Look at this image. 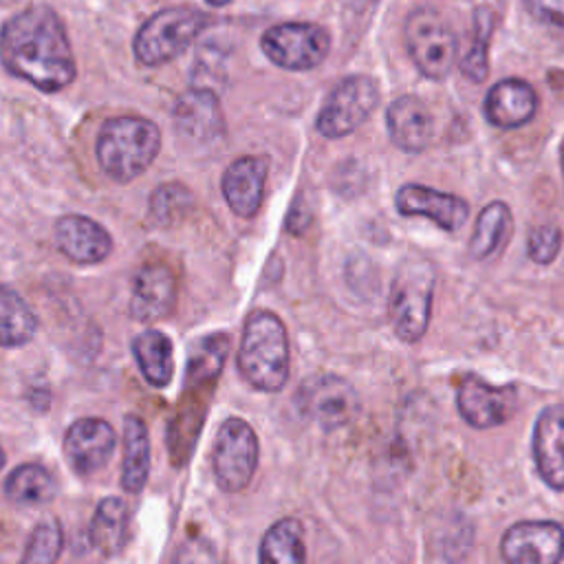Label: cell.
Returning a JSON list of instances; mask_svg holds the SVG:
<instances>
[{
    "label": "cell",
    "mask_w": 564,
    "mask_h": 564,
    "mask_svg": "<svg viewBox=\"0 0 564 564\" xmlns=\"http://www.w3.org/2000/svg\"><path fill=\"white\" fill-rule=\"evenodd\" d=\"M4 68L44 93H57L75 79V57L59 15L31 7L2 26Z\"/></svg>",
    "instance_id": "cell-1"
},
{
    "label": "cell",
    "mask_w": 564,
    "mask_h": 564,
    "mask_svg": "<svg viewBox=\"0 0 564 564\" xmlns=\"http://www.w3.org/2000/svg\"><path fill=\"white\" fill-rule=\"evenodd\" d=\"M289 337L271 311H253L242 328L236 366L242 379L262 392H278L289 381Z\"/></svg>",
    "instance_id": "cell-2"
},
{
    "label": "cell",
    "mask_w": 564,
    "mask_h": 564,
    "mask_svg": "<svg viewBox=\"0 0 564 564\" xmlns=\"http://www.w3.org/2000/svg\"><path fill=\"white\" fill-rule=\"evenodd\" d=\"M161 150V132L156 123L145 117H112L108 119L99 134L95 154L115 183H130L141 176Z\"/></svg>",
    "instance_id": "cell-3"
},
{
    "label": "cell",
    "mask_w": 564,
    "mask_h": 564,
    "mask_svg": "<svg viewBox=\"0 0 564 564\" xmlns=\"http://www.w3.org/2000/svg\"><path fill=\"white\" fill-rule=\"evenodd\" d=\"M436 286L434 264L425 258H405L390 282L388 315L399 339L419 341L430 324Z\"/></svg>",
    "instance_id": "cell-4"
},
{
    "label": "cell",
    "mask_w": 564,
    "mask_h": 564,
    "mask_svg": "<svg viewBox=\"0 0 564 564\" xmlns=\"http://www.w3.org/2000/svg\"><path fill=\"white\" fill-rule=\"evenodd\" d=\"M209 24V15L189 9L172 7L150 15L134 35V57L143 66H161L181 55Z\"/></svg>",
    "instance_id": "cell-5"
},
{
    "label": "cell",
    "mask_w": 564,
    "mask_h": 564,
    "mask_svg": "<svg viewBox=\"0 0 564 564\" xmlns=\"http://www.w3.org/2000/svg\"><path fill=\"white\" fill-rule=\"evenodd\" d=\"M405 46L414 66L427 79L447 77L458 51L452 26L430 7H419L405 18Z\"/></svg>",
    "instance_id": "cell-6"
},
{
    "label": "cell",
    "mask_w": 564,
    "mask_h": 564,
    "mask_svg": "<svg viewBox=\"0 0 564 564\" xmlns=\"http://www.w3.org/2000/svg\"><path fill=\"white\" fill-rule=\"evenodd\" d=\"M260 445L253 427L238 416H229L220 423L212 449V471L216 485L225 494H238L247 489L258 467Z\"/></svg>",
    "instance_id": "cell-7"
},
{
    "label": "cell",
    "mask_w": 564,
    "mask_h": 564,
    "mask_svg": "<svg viewBox=\"0 0 564 564\" xmlns=\"http://www.w3.org/2000/svg\"><path fill=\"white\" fill-rule=\"evenodd\" d=\"M379 86L368 75L339 79L315 117V130L326 139H339L357 130L377 108Z\"/></svg>",
    "instance_id": "cell-8"
},
{
    "label": "cell",
    "mask_w": 564,
    "mask_h": 564,
    "mask_svg": "<svg viewBox=\"0 0 564 564\" xmlns=\"http://www.w3.org/2000/svg\"><path fill=\"white\" fill-rule=\"evenodd\" d=\"M297 412L317 423L324 432H335L348 425L359 412L357 390L339 375H313L295 390Z\"/></svg>",
    "instance_id": "cell-9"
},
{
    "label": "cell",
    "mask_w": 564,
    "mask_h": 564,
    "mask_svg": "<svg viewBox=\"0 0 564 564\" xmlns=\"http://www.w3.org/2000/svg\"><path fill=\"white\" fill-rule=\"evenodd\" d=\"M260 46L275 66L286 70H311L328 55L330 35L326 29L311 22H284L267 29Z\"/></svg>",
    "instance_id": "cell-10"
},
{
    "label": "cell",
    "mask_w": 564,
    "mask_h": 564,
    "mask_svg": "<svg viewBox=\"0 0 564 564\" xmlns=\"http://www.w3.org/2000/svg\"><path fill=\"white\" fill-rule=\"evenodd\" d=\"M458 414L478 430L509 421L518 408L513 386H491L476 375H465L456 390Z\"/></svg>",
    "instance_id": "cell-11"
},
{
    "label": "cell",
    "mask_w": 564,
    "mask_h": 564,
    "mask_svg": "<svg viewBox=\"0 0 564 564\" xmlns=\"http://www.w3.org/2000/svg\"><path fill=\"white\" fill-rule=\"evenodd\" d=\"M500 553L511 564H555L564 555V529L551 520H524L507 529Z\"/></svg>",
    "instance_id": "cell-12"
},
{
    "label": "cell",
    "mask_w": 564,
    "mask_h": 564,
    "mask_svg": "<svg viewBox=\"0 0 564 564\" xmlns=\"http://www.w3.org/2000/svg\"><path fill=\"white\" fill-rule=\"evenodd\" d=\"M115 445V427L97 416L77 419L64 436V454L77 476H90L99 471L110 460Z\"/></svg>",
    "instance_id": "cell-13"
},
{
    "label": "cell",
    "mask_w": 564,
    "mask_h": 564,
    "mask_svg": "<svg viewBox=\"0 0 564 564\" xmlns=\"http://www.w3.org/2000/svg\"><path fill=\"white\" fill-rule=\"evenodd\" d=\"M394 207L401 216H423L445 231L460 229L469 216V205L460 196L419 183L401 185L394 194Z\"/></svg>",
    "instance_id": "cell-14"
},
{
    "label": "cell",
    "mask_w": 564,
    "mask_h": 564,
    "mask_svg": "<svg viewBox=\"0 0 564 564\" xmlns=\"http://www.w3.org/2000/svg\"><path fill=\"white\" fill-rule=\"evenodd\" d=\"M53 238L57 249L75 264H97L112 251L110 234L97 220L82 214L59 216Z\"/></svg>",
    "instance_id": "cell-15"
},
{
    "label": "cell",
    "mask_w": 564,
    "mask_h": 564,
    "mask_svg": "<svg viewBox=\"0 0 564 564\" xmlns=\"http://www.w3.org/2000/svg\"><path fill=\"white\" fill-rule=\"evenodd\" d=\"M269 161L264 156H238L223 174L220 189L229 209L240 218L258 214L264 198Z\"/></svg>",
    "instance_id": "cell-16"
},
{
    "label": "cell",
    "mask_w": 564,
    "mask_h": 564,
    "mask_svg": "<svg viewBox=\"0 0 564 564\" xmlns=\"http://www.w3.org/2000/svg\"><path fill=\"white\" fill-rule=\"evenodd\" d=\"M176 304V280L165 264H145L137 271L130 293V315L137 322H156Z\"/></svg>",
    "instance_id": "cell-17"
},
{
    "label": "cell",
    "mask_w": 564,
    "mask_h": 564,
    "mask_svg": "<svg viewBox=\"0 0 564 564\" xmlns=\"http://www.w3.org/2000/svg\"><path fill=\"white\" fill-rule=\"evenodd\" d=\"M174 128L192 141H214L225 132V117L218 97L207 88L185 90L172 108Z\"/></svg>",
    "instance_id": "cell-18"
},
{
    "label": "cell",
    "mask_w": 564,
    "mask_h": 564,
    "mask_svg": "<svg viewBox=\"0 0 564 564\" xmlns=\"http://www.w3.org/2000/svg\"><path fill=\"white\" fill-rule=\"evenodd\" d=\"M533 458L551 489H564V403L546 405L533 427Z\"/></svg>",
    "instance_id": "cell-19"
},
{
    "label": "cell",
    "mask_w": 564,
    "mask_h": 564,
    "mask_svg": "<svg viewBox=\"0 0 564 564\" xmlns=\"http://www.w3.org/2000/svg\"><path fill=\"white\" fill-rule=\"evenodd\" d=\"M538 110V95L524 79L509 77L494 84L485 97L482 112L496 128L511 130L533 119Z\"/></svg>",
    "instance_id": "cell-20"
},
{
    "label": "cell",
    "mask_w": 564,
    "mask_h": 564,
    "mask_svg": "<svg viewBox=\"0 0 564 564\" xmlns=\"http://www.w3.org/2000/svg\"><path fill=\"white\" fill-rule=\"evenodd\" d=\"M386 128L390 141L410 154L423 152L430 145L434 123L425 104L414 95L397 97L386 110Z\"/></svg>",
    "instance_id": "cell-21"
},
{
    "label": "cell",
    "mask_w": 564,
    "mask_h": 564,
    "mask_svg": "<svg viewBox=\"0 0 564 564\" xmlns=\"http://www.w3.org/2000/svg\"><path fill=\"white\" fill-rule=\"evenodd\" d=\"M123 460H121V487L128 494H139L150 474V434L141 416L128 414L123 419Z\"/></svg>",
    "instance_id": "cell-22"
},
{
    "label": "cell",
    "mask_w": 564,
    "mask_h": 564,
    "mask_svg": "<svg viewBox=\"0 0 564 564\" xmlns=\"http://www.w3.org/2000/svg\"><path fill=\"white\" fill-rule=\"evenodd\" d=\"M132 355L143 379L154 388H165L174 375L172 339L161 330H143L132 339Z\"/></svg>",
    "instance_id": "cell-23"
},
{
    "label": "cell",
    "mask_w": 564,
    "mask_h": 564,
    "mask_svg": "<svg viewBox=\"0 0 564 564\" xmlns=\"http://www.w3.org/2000/svg\"><path fill=\"white\" fill-rule=\"evenodd\" d=\"M128 538V507L121 498H104L90 520L88 540L101 555H115L121 551Z\"/></svg>",
    "instance_id": "cell-24"
},
{
    "label": "cell",
    "mask_w": 564,
    "mask_h": 564,
    "mask_svg": "<svg viewBox=\"0 0 564 564\" xmlns=\"http://www.w3.org/2000/svg\"><path fill=\"white\" fill-rule=\"evenodd\" d=\"M55 480L40 463H22L4 478V496L18 507H35L53 500Z\"/></svg>",
    "instance_id": "cell-25"
},
{
    "label": "cell",
    "mask_w": 564,
    "mask_h": 564,
    "mask_svg": "<svg viewBox=\"0 0 564 564\" xmlns=\"http://www.w3.org/2000/svg\"><path fill=\"white\" fill-rule=\"evenodd\" d=\"M229 346H231V339L227 333H214V335L200 337L189 348L183 383L214 386L225 366Z\"/></svg>",
    "instance_id": "cell-26"
},
{
    "label": "cell",
    "mask_w": 564,
    "mask_h": 564,
    "mask_svg": "<svg viewBox=\"0 0 564 564\" xmlns=\"http://www.w3.org/2000/svg\"><path fill=\"white\" fill-rule=\"evenodd\" d=\"M511 212L502 200H494L478 214L474 234L469 238V253L476 260L494 256L511 234Z\"/></svg>",
    "instance_id": "cell-27"
},
{
    "label": "cell",
    "mask_w": 564,
    "mask_h": 564,
    "mask_svg": "<svg viewBox=\"0 0 564 564\" xmlns=\"http://www.w3.org/2000/svg\"><path fill=\"white\" fill-rule=\"evenodd\" d=\"M37 330V317L24 297L9 284L0 291V339L4 348L24 346Z\"/></svg>",
    "instance_id": "cell-28"
},
{
    "label": "cell",
    "mask_w": 564,
    "mask_h": 564,
    "mask_svg": "<svg viewBox=\"0 0 564 564\" xmlns=\"http://www.w3.org/2000/svg\"><path fill=\"white\" fill-rule=\"evenodd\" d=\"M260 562H278V564H300L306 560L302 524L295 518H282L269 527L262 535Z\"/></svg>",
    "instance_id": "cell-29"
},
{
    "label": "cell",
    "mask_w": 564,
    "mask_h": 564,
    "mask_svg": "<svg viewBox=\"0 0 564 564\" xmlns=\"http://www.w3.org/2000/svg\"><path fill=\"white\" fill-rule=\"evenodd\" d=\"M494 31V18L487 9H478L474 15V37L467 53L460 59V70L471 82H482L489 73L487 48Z\"/></svg>",
    "instance_id": "cell-30"
},
{
    "label": "cell",
    "mask_w": 564,
    "mask_h": 564,
    "mask_svg": "<svg viewBox=\"0 0 564 564\" xmlns=\"http://www.w3.org/2000/svg\"><path fill=\"white\" fill-rule=\"evenodd\" d=\"M64 549V531L55 518H46L35 524L22 553L24 564L55 562Z\"/></svg>",
    "instance_id": "cell-31"
},
{
    "label": "cell",
    "mask_w": 564,
    "mask_h": 564,
    "mask_svg": "<svg viewBox=\"0 0 564 564\" xmlns=\"http://www.w3.org/2000/svg\"><path fill=\"white\" fill-rule=\"evenodd\" d=\"M189 205H192V196H189V189L185 185H181V183H165V185H159L152 192L150 214H152V218L156 223L170 225L178 216H183Z\"/></svg>",
    "instance_id": "cell-32"
},
{
    "label": "cell",
    "mask_w": 564,
    "mask_h": 564,
    "mask_svg": "<svg viewBox=\"0 0 564 564\" xmlns=\"http://www.w3.org/2000/svg\"><path fill=\"white\" fill-rule=\"evenodd\" d=\"M562 247V231L553 225L535 227L527 240V256L535 264H551Z\"/></svg>",
    "instance_id": "cell-33"
},
{
    "label": "cell",
    "mask_w": 564,
    "mask_h": 564,
    "mask_svg": "<svg viewBox=\"0 0 564 564\" xmlns=\"http://www.w3.org/2000/svg\"><path fill=\"white\" fill-rule=\"evenodd\" d=\"M524 11L564 44V0H522Z\"/></svg>",
    "instance_id": "cell-34"
},
{
    "label": "cell",
    "mask_w": 564,
    "mask_h": 564,
    "mask_svg": "<svg viewBox=\"0 0 564 564\" xmlns=\"http://www.w3.org/2000/svg\"><path fill=\"white\" fill-rule=\"evenodd\" d=\"M209 4H214V7H223V4H227V2H231V0H207Z\"/></svg>",
    "instance_id": "cell-35"
},
{
    "label": "cell",
    "mask_w": 564,
    "mask_h": 564,
    "mask_svg": "<svg viewBox=\"0 0 564 564\" xmlns=\"http://www.w3.org/2000/svg\"><path fill=\"white\" fill-rule=\"evenodd\" d=\"M560 159H562V172H564V141H562V148H560Z\"/></svg>",
    "instance_id": "cell-36"
}]
</instances>
